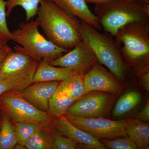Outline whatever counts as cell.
<instances>
[{
    "instance_id": "603a6c76",
    "label": "cell",
    "mask_w": 149,
    "mask_h": 149,
    "mask_svg": "<svg viewBox=\"0 0 149 149\" xmlns=\"http://www.w3.org/2000/svg\"><path fill=\"white\" fill-rule=\"evenodd\" d=\"M12 123L14 128L17 144L24 147L28 139L41 128L39 125L31 122L19 121Z\"/></svg>"
},
{
    "instance_id": "9a60e30c",
    "label": "cell",
    "mask_w": 149,
    "mask_h": 149,
    "mask_svg": "<svg viewBox=\"0 0 149 149\" xmlns=\"http://www.w3.org/2000/svg\"><path fill=\"white\" fill-rule=\"evenodd\" d=\"M127 136L136 143L138 149L149 148V125L139 119L128 120L126 126Z\"/></svg>"
},
{
    "instance_id": "8fae6325",
    "label": "cell",
    "mask_w": 149,
    "mask_h": 149,
    "mask_svg": "<svg viewBox=\"0 0 149 149\" xmlns=\"http://www.w3.org/2000/svg\"><path fill=\"white\" fill-rule=\"evenodd\" d=\"M111 74L96 62L83 77L86 93L93 91L119 93L121 86Z\"/></svg>"
},
{
    "instance_id": "7a4b0ae2",
    "label": "cell",
    "mask_w": 149,
    "mask_h": 149,
    "mask_svg": "<svg viewBox=\"0 0 149 149\" xmlns=\"http://www.w3.org/2000/svg\"><path fill=\"white\" fill-rule=\"evenodd\" d=\"M95 12L106 33L114 37L118 30L126 24L149 21V2L111 0L95 5Z\"/></svg>"
},
{
    "instance_id": "484cf974",
    "label": "cell",
    "mask_w": 149,
    "mask_h": 149,
    "mask_svg": "<svg viewBox=\"0 0 149 149\" xmlns=\"http://www.w3.org/2000/svg\"><path fill=\"white\" fill-rule=\"evenodd\" d=\"M6 1V0H0V39L7 44L11 40V32L7 23Z\"/></svg>"
},
{
    "instance_id": "277c9868",
    "label": "cell",
    "mask_w": 149,
    "mask_h": 149,
    "mask_svg": "<svg viewBox=\"0 0 149 149\" xmlns=\"http://www.w3.org/2000/svg\"><path fill=\"white\" fill-rule=\"evenodd\" d=\"M80 21L79 32L82 40L92 49L98 62L107 68L118 80H124L129 68L119 45L111 35L102 34L93 26Z\"/></svg>"
},
{
    "instance_id": "2e32d148",
    "label": "cell",
    "mask_w": 149,
    "mask_h": 149,
    "mask_svg": "<svg viewBox=\"0 0 149 149\" xmlns=\"http://www.w3.org/2000/svg\"><path fill=\"white\" fill-rule=\"evenodd\" d=\"M57 91L64 93L76 101L86 94L83 76L73 72L66 79L60 82Z\"/></svg>"
},
{
    "instance_id": "ba28073f",
    "label": "cell",
    "mask_w": 149,
    "mask_h": 149,
    "mask_svg": "<svg viewBox=\"0 0 149 149\" xmlns=\"http://www.w3.org/2000/svg\"><path fill=\"white\" fill-rule=\"evenodd\" d=\"M111 94L101 91L86 93L70 106L66 113L84 118H104L111 106Z\"/></svg>"
},
{
    "instance_id": "83f0119b",
    "label": "cell",
    "mask_w": 149,
    "mask_h": 149,
    "mask_svg": "<svg viewBox=\"0 0 149 149\" xmlns=\"http://www.w3.org/2000/svg\"><path fill=\"white\" fill-rule=\"evenodd\" d=\"M140 79L141 84L145 90L149 91V72L148 71L140 74Z\"/></svg>"
},
{
    "instance_id": "44dd1931",
    "label": "cell",
    "mask_w": 149,
    "mask_h": 149,
    "mask_svg": "<svg viewBox=\"0 0 149 149\" xmlns=\"http://www.w3.org/2000/svg\"><path fill=\"white\" fill-rule=\"evenodd\" d=\"M1 112L2 121L0 129V149H12L16 145L14 128L4 113Z\"/></svg>"
},
{
    "instance_id": "9c48e42d",
    "label": "cell",
    "mask_w": 149,
    "mask_h": 149,
    "mask_svg": "<svg viewBox=\"0 0 149 149\" xmlns=\"http://www.w3.org/2000/svg\"><path fill=\"white\" fill-rule=\"evenodd\" d=\"M97 62L92 49L82 40L72 49L49 63L53 66L70 68L84 77Z\"/></svg>"
},
{
    "instance_id": "e0dca14e",
    "label": "cell",
    "mask_w": 149,
    "mask_h": 149,
    "mask_svg": "<svg viewBox=\"0 0 149 149\" xmlns=\"http://www.w3.org/2000/svg\"><path fill=\"white\" fill-rule=\"evenodd\" d=\"M35 73L17 77L0 78V95L6 93L21 92L31 85Z\"/></svg>"
},
{
    "instance_id": "6da1fadb",
    "label": "cell",
    "mask_w": 149,
    "mask_h": 149,
    "mask_svg": "<svg viewBox=\"0 0 149 149\" xmlns=\"http://www.w3.org/2000/svg\"><path fill=\"white\" fill-rule=\"evenodd\" d=\"M37 19L47 39L60 47L70 50L82 41L81 21L49 0H42Z\"/></svg>"
},
{
    "instance_id": "ac0fdd59",
    "label": "cell",
    "mask_w": 149,
    "mask_h": 149,
    "mask_svg": "<svg viewBox=\"0 0 149 149\" xmlns=\"http://www.w3.org/2000/svg\"><path fill=\"white\" fill-rule=\"evenodd\" d=\"M75 101L74 99L56 90L50 100L48 112L54 118L64 116Z\"/></svg>"
},
{
    "instance_id": "7c38bea8",
    "label": "cell",
    "mask_w": 149,
    "mask_h": 149,
    "mask_svg": "<svg viewBox=\"0 0 149 149\" xmlns=\"http://www.w3.org/2000/svg\"><path fill=\"white\" fill-rule=\"evenodd\" d=\"M60 82L32 83L20 92V94L25 100L36 108L48 112L50 100L56 91Z\"/></svg>"
},
{
    "instance_id": "d6986e66",
    "label": "cell",
    "mask_w": 149,
    "mask_h": 149,
    "mask_svg": "<svg viewBox=\"0 0 149 149\" xmlns=\"http://www.w3.org/2000/svg\"><path fill=\"white\" fill-rule=\"evenodd\" d=\"M142 100L140 93L135 91H130L123 94L116 104L112 115L118 117L128 113L137 106Z\"/></svg>"
},
{
    "instance_id": "ffe728a7",
    "label": "cell",
    "mask_w": 149,
    "mask_h": 149,
    "mask_svg": "<svg viewBox=\"0 0 149 149\" xmlns=\"http://www.w3.org/2000/svg\"><path fill=\"white\" fill-rule=\"evenodd\" d=\"M53 128L51 129L40 128L37 130L26 142V149H53Z\"/></svg>"
},
{
    "instance_id": "7402d4cb",
    "label": "cell",
    "mask_w": 149,
    "mask_h": 149,
    "mask_svg": "<svg viewBox=\"0 0 149 149\" xmlns=\"http://www.w3.org/2000/svg\"><path fill=\"white\" fill-rule=\"evenodd\" d=\"M42 0H6V12L9 16L15 8L21 6L25 10L26 21L28 22L37 14V10Z\"/></svg>"
},
{
    "instance_id": "cb8c5ba5",
    "label": "cell",
    "mask_w": 149,
    "mask_h": 149,
    "mask_svg": "<svg viewBox=\"0 0 149 149\" xmlns=\"http://www.w3.org/2000/svg\"><path fill=\"white\" fill-rule=\"evenodd\" d=\"M108 148L111 149H137L138 147L128 136L119 137L113 140H99Z\"/></svg>"
},
{
    "instance_id": "52a82bcc",
    "label": "cell",
    "mask_w": 149,
    "mask_h": 149,
    "mask_svg": "<svg viewBox=\"0 0 149 149\" xmlns=\"http://www.w3.org/2000/svg\"><path fill=\"white\" fill-rule=\"evenodd\" d=\"M64 116L77 128L99 140H113L127 136L128 120L115 121L104 118H87L65 113Z\"/></svg>"
},
{
    "instance_id": "4dcf8cb0",
    "label": "cell",
    "mask_w": 149,
    "mask_h": 149,
    "mask_svg": "<svg viewBox=\"0 0 149 149\" xmlns=\"http://www.w3.org/2000/svg\"><path fill=\"white\" fill-rule=\"evenodd\" d=\"M7 45V44L5 43L4 42H3L2 40L0 39V49L2 48L3 47H4Z\"/></svg>"
},
{
    "instance_id": "8992f818",
    "label": "cell",
    "mask_w": 149,
    "mask_h": 149,
    "mask_svg": "<svg viewBox=\"0 0 149 149\" xmlns=\"http://www.w3.org/2000/svg\"><path fill=\"white\" fill-rule=\"evenodd\" d=\"M20 92L6 93L0 95L1 111L12 123L24 121L35 123L44 129L53 128L54 118L49 113L38 109L25 100Z\"/></svg>"
},
{
    "instance_id": "4fadbf2b",
    "label": "cell",
    "mask_w": 149,
    "mask_h": 149,
    "mask_svg": "<svg viewBox=\"0 0 149 149\" xmlns=\"http://www.w3.org/2000/svg\"><path fill=\"white\" fill-rule=\"evenodd\" d=\"M60 8L81 21L91 25L97 30L102 27L97 17L91 12L85 0H49Z\"/></svg>"
},
{
    "instance_id": "d4e9b609",
    "label": "cell",
    "mask_w": 149,
    "mask_h": 149,
    "mask_svg": "<svg viewBox=\"0 0 149 149\" xmlns=\"http://www.w3.org/2000/svg\"><path fill=\"white\" fill-rule=\"evenodd\" d=\"M53 149H79V146L74 141L60 134L55 129L52 130Z\"/></svg>"
},
{
    "instance_id": "1f68e13d",
    "label": "cell",
    "mask_w": 149,
    "mask_h": 149,
    "mask_svg": "<svg viewBox=\"0 0 149 149\" xmlns=\"http://www.w3.org/2000/svg\"><path fill=\"white\" fill-rule=\"evenodd\" d=\"M2 116L1 112L0 111V122H2Z\"/></svg>"
},
{
    "instance_id": "5bb4252c",
    "label": "cell",
    "mask_w": 149,
    "mask_h": 149,
    "mask_svg": "<svg viewBox=\"0 0 149 149\" xmlns=\"http://www.w3.org/2000/svg\"><path fill=\"white\" fill-rule=\"evenodd\" d=\"M73 72L71 69L53 66L48 63H39L32 80V83L39 82L63 81Z\"/></svg>"
},
{
    "instance_id": "d6a6232c",
    "label": "cell",
    "mask_w": 149,
    "mask_h": 149,
    "mask_svg": "<svg viewBox=\"0 0 149 149\" xmlns=\"http://www.w3.org/2000/svg\"><path fill=\"white\" fill-rule=\"evenodd\" d=\"M2 122H0V129H1V126Z\"/></svg>"
},
{
    "instance_id": "3957f363",
    "label": "cell",
    "mask_w": 149,
    "mask_h": 149,
    "mask_svg": "<svg viewBox=\"0 0 149 149\" xmlns=\"http://www.w3.org/2000/svg\"><path fill=\"white\" fill-rule=\"evenodd\" d=\"M114 37L128 68L132 67L139 75L149 71V21L126 24Z\"/></svg>"
},
{
    "instance_id": "30bf717a",
    "label": "cell",
    "mask_w": 149,
    "mask_h": 149,
    "mask_svg": "<svg viewBox=\"0 0 149 149\" xmlns=\"http://www.w3.org/2000/svg\"><path fill=\"white\" fill-rule=\"evenodd\" d=\"M54 126L60 134L74 141L80 149H109L99 139L74 126L64 116L55 118Z\"/></svg>"
},
{
    "instance_id": "4316f807",
    "label": "cell",
    "mask_w": 149,
    "mask_h": 149,
    "mask_svg": "<svg viewBox=\"0 0 149 149\" xmlns=\"http://www.w3.org/2000/svg\"><path fill=\"white\" fill-rule=\"evenodd\" d=\"M139 119L143 122H148L149 120V101L148 100L143 109L139 113Z\"/></svg>"
},
{
    "instance_id": "f1b7e54d",
    "label": "cell",
    "mask_w": 149,
    "mask_h": 149,
    "mask_svg": "<svg viewBox=\"0 0 149 149\" xmlns=\"http://www.w3.org/2000/svg\"><path fill=\"white\" fill-rule=\"evenodd\" d=\"M12 50L11 48L8 45L0 49V66L4 59L5 58L9 53Z\"/></svg>"
},
{
    "instance_id": "5b68a950",
    "label": "cell",
    "mask_w": 149,
    "mask_h": 149,
    "mask_svg": "<svg viewBox=\"0 0 149 149\" xmlns=\"http://www.w3.org/2000/svg\"><path fill=\"white\" fill-rule=\"evenodd\" d=\"M39 27L37 19L20 23L18 28L11 32V40L39 63H49L70 51L56 45L44 37Z\"/></svg>"
},
{
    "instance_id": "f546056e",
    "label": "cell",
    "mask_w": 149,
    "mask_h": 149,
    "mask_svg": "<svg viewBox=\"0 0 149 149\" xmlns=\"http://www.w3.org/2000/svg\"><path fill=\"white\" fill-rule=\"evenodd\" d=\"M85 1L88 3H93L94 4L96 5L97 4L99 3L103 2L106 1H111V0H85ZM149 2V0H143Z\"/></svg>"
}]
</instances>
